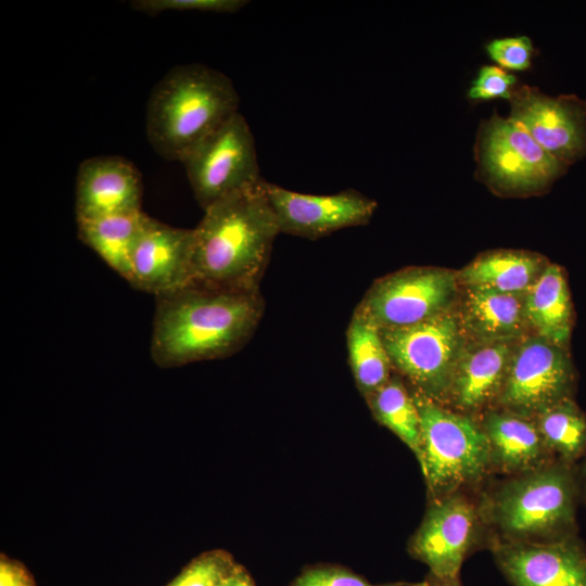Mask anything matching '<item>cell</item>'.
I'll return each mask as SVG.
<instances>
[{"label":"cell","mask_w":586,"mask_h":586,"mask_svg":"<svg viewBox=\"0 0 586 586\" xmlns=\"http://www.w3.org/2000/svg\"><path fill=\"white\" fill-rule=\"evenodd\" d=\"M346 344L355 382L367 398L388 381L393 368L381 330L355 309L346 331Z\"/></svg>","instance_id":"cell-23"},{"label":"cell","mask_w":586,"mask_h":586,"mask_svg":"<svg viewBox=\"0 0 586 586\" xmlns=\"http://www.w3.org/2000/svg\"><path fill=\"white\" fill-rule=\"evenodd\" d=\"M143 211L77 220L79 240L127 282L135 247L149 220Z\"/></svg>","instance_id":"cell-21"},{"label":"cell","mask_w":586,"mask_h":586,"mask_svg":"<svg viewBox=\"0 0 586 586\" xmlns=\"http://www.w3.org/2000/svg\"><path fill=\"white\" fill-rule=\"evenodd\" d=\"M481 426L488 443L492 471L514 476L556 459L547 448L534 417L504 408L485 411Z\"/></svg>","instance_id":"cell-18"},{"label":"cell","mask_w":586,"mask_h":586,"mask_svg":"<svg viewBox=\"0 0 586 586\" xmlns=\"http://www.w3.org/2000/svg\"><path fill=\"white\" fill-rule=\"evenodd\" d=\"M474 160L476 179L502 196L544 193L569 168L496 111L480 123Z\"/></svg>","instance_id":"cell-6"},{"label":"cell","mask_w":586,"mask_h":586,"mask_svg":"<svg viewBox=\"0 0 586 586\" xmlns=\"http://www.w3.org/2000/svg\"><path fill=\"white\" fill-rule=\"evenodd\" d=\"M231 79L204 64L171 68L151 91L145 130L154 151L170 162L186 157L239 112Z\"/></svg>","instance_id":"cell-3"},{"label":"cell","mask_w":586,"mask_h":586,"mask_svg":"<svg viewBox=\"0 0 586 586\" xmlns=\"http://www.w3.org/2000/svg\"><path fill=\"white\" fill-rule=\"evenodd\" d=\"M489 547L512 586H586V545L578 535L547 542L492 539Z\"/></svg>","instance_id":"cell-14"},{"label":"cell","mask_w":586,"mask_h":586,"mask_svg":"<svg viewBox=\"0 0 586 586\" xmlns=\"http://www.w3.org/2000/svg\"><path fill=\"white\" fill-rule=\"evenodd\" d=\"M508 101V117L555 158L570 167L586 157V100L523 85Z\"/></svg>","instance_id":"cell-12"},{"label":"cell","mask_w":586,"mask_h":586,"mask_svg":"<svg viewBox=\"0 0 586 586\" xmlns=\"http://www.w3.org/2000/svg\"><path fill=\"white\" fill-rule=\"evenodd\" d=\"M576 374L568 348L542 336L515 345L497 407L535 417L555 404L574 398Z\"/></svg>","instance_id":"cell-11"},{"label":"cell","mask_w":586,"mask_h":586,"mask_svg":"<svg viewBox=\"0 0 586 586\" xmlns=\"http://www.w3.org/2000/svg\"><path fill=\"white\" fill-rule=\"evenodd\" d=\"M247 3L246 0H135L130 5L139 12L156 15L165 11L235 13Z\"/></svg>","instance_id":"cell-28"},{"label":"cell","mask_w":586,"mask_h":586,"mask_svg":"<svg viewBox=\"0 0 586 586\" xmlns=\"http://www.w3.org/2000/svg\"><path fill=\"white\" fill-rule=\"evenodd\" d=\"M235 565L224 551L206 552L191 561L166 586H222Z\"/></svg>","instance_id":"cell-26"},{"label":"cell","mask_w":586,"mask_h":586,"mask_svg":"<svg viewBox=\"0 0 586 586\" xmlns=\"http://www.w3.org/2000/svg\"><path fill=\"white\" fill-rule=\"evenodd\" d=\"M292 586H428V582L372 584L344 569L316 568L304 572Z\"/></svg>","instance_id":"cell-30"},{"label":"cell","mask_w":586,"mask_h":586,"mask_svg":"<svg viewBox=\"0 0 586 586\" xmlns=\"http://www.w3.org/2000/svg\"><path fill=\"white\" fill-rule=\"evenodd\" d=\"M485 50L499 67L509 71L528 69L535 53L533 42L526 36L493 39Z\"/></svg>","instance_id":"cell-29"},{"label":"cell","mask_w":586,"mask_h":586,"mask_svg":"<svg viewBox=\"0 0 586 586\" xmlns=\"http://www.w3.org/2000/svg\"><path fill=\"white\" fill-rule=\"evenodd\" d=\"M193 229L171 227L152 217L135 247L128 283L155 296L192 281Z\"/></svg>","instance_id":"cell-15"},{"label":"cell","mask_w":586,"mask_h":586,"mask_svg":"<svg viewBox=\"0 0 586 586\" xmlns=\"http://www.w3.org/2000/svg\"><path fill=\"white\" fill-rule=\"evenodd\" d=\"M579 472L581 498L586 505V458Z\"/></svg>","instance_id":"cell-34"},{"label":"cell","mask_w":586,"mask_h":586,"mask_svg":"<svg viewBox=\"0 0 586 586\" xmlns=\"http://www.w3.org/2000/svg\"><path fill=\"white\" fill-rule=\"evenodd\" d=\"M550 453L568 463L586 455V412L574 398L563 399L534 417Z\"/></svg>","instance_id":"cell-25"},{"label":"cell","mask_w":586,"mask_h":586,"mask_svg":"<svg viewBox=\"0 0 586 586\" xmlns=\"http://www.w3.org/2000/svg\"><path fill=\"white\" fill-rule=\"evenodd\" d=\"M486 528L479 501L467 492L453 493L432 499L408 550L428 565L430 576L459 578L464 560L482 546Z\"/></svg>","instance_id":"cell-10"},{"label":"cell","mask_w":586,"mask_h":586,"mask_svg":"<svg viewBox=\"0 0 586 586\" xmlns=\"http://www.w3.org/2000/svg\"><path fill=\"white\" fill-rule=\"evenodd\" d=\"M515 342H476L464 346L445 406L472 416L496 406L504 390Z\"/></svg>","instance_id":"cell-17"},{"label":"cell","mask_w":586,"mask_h":586,"mask_svg":"<svg viewBox=\"0 0 586 586\" xmlns=\"http://www.w3.org/2000/svg\"><path fill=\"white\" fill-rule=\"evenodd\" d=\"M548 263L540 256L519 251L483 254L464 267L458 282L511 294H525Z\"/></svg>","instance_id":"cell-22"},{"label":"cell","mask_w":586,"mask_h":586,"mask_svg":"<svg viewBox=\"0 0 586 586\" xmlns=\"http://www.w3.org/2000/svg\"><path fill=\"white\" fill-rule=\"evenodd\" d=\"M381 334L392 366L416 391L446 405L466 346L458 315L449 310L416 324L382 329Z\"/></svg>","instance_id":"cell-7"},{"label":"cell","mask_w":586,"mask_h":586,"mask_svg":"<svg viewBox=\"0 0 586 586\" xmlns=\"http://www.w3.org/2000/svg\"><path fill=\"white\" fill-rule=\"evenodd\" d=\"M222 586H254V584L246 571L235 565Z\"/></svg>","instance_id":"cell-32"},{"label":"cell","mask_w":586,"mask_h":586,"mask_svg":"<svg viewBox=\"0 0 586 586\" xmlns=\"http://www.w3.org/2000/svg\"><path fill=\"white\" fill-rule=\"evenodd\" d=\"M579 472L575 463H550L510 476L479 506L487 528L505 542H547L577 535L581 500Z\"/></svg>","instance_id":"cell-4"},{"label":"cell","mask_w":586,"mask_h":586,"mask_svg":"<svg viewBox=\"0 0 586 586\" xmlns=\"http://www.w3.org/2000/svg\"><path fill=\"white\" fill-rule=\"evenodd\" d=\"M263 180L204 211L193 229L191 282L259 290L280 233L277 217L263 190Z\"/></svg>","instance_id":"cell-2"},{"label":"cell","mask_w":586,"mask_h":586,"mask_svg":"<svg viewBox=\"0 0 586 586\" xmlns=\"http://www.w3.org/2000/svg\"><path fill=\"white\" fill-rule=\"evenodd\" d=\"M377 421L392 431L422 461L420 417L412 394L397 375L367 397Z\"/></svg>","instance_id":"cell-24"},{"label":"cell","mask_w":586,"mask_h":586,"mask_svg":"<svg viewBox=\"0 0 586 586\" xmlns=\"http://www.w3.org/2000/svg\"><path fill=\"white\" fill-rule=\"evenodd\" d=\"M425 581L428 586H462L460 578L441 579L428 575Z\"/></svg>","instance_id":"cell-33"},{"label":"cell","mask_w":586,"mask_h":586,"mask_svg":"<svg viewBox=\"0 0 586 586\" xmlns=\"http://www.w3.org/2000/svg\"><path fill=\"white\" fill-rule=\"evenodd\" d=\"M143 184L138 168L116 155L80 163L75 183L76 220L140 212Z\"/></svg>","instance_id":"cell-16"},{"label":"cell","mask_w":586,"mask_h":586,"mask_svg":"<svg viewBox=\"0 0 586 586\" xmlns=\"http://www.w3.org/2000/svg\"><path fill=\"white\" fill-rule=\"evenodd\" d=\"M0 586H36L25 566L4 556L0 561Z\"/></svg>","instance_id":"cell-31"},{"label":"cell","mask_w":586,"mask_h":586,"mask_svg":"<svg viewBox=\"0 0 586 586\" xmlns=\"http://www.w3.org/2000/svg\"><path fill=\"white\" fill-rule=\"evenodd\" d=\"M262 186L280 232L309 240L367 225L378 206L374 200L354 189L319 195L291 191L266 180Z\"/></svg>","instance_id":"cell-13"},{"label":"cell","mask_w":586,"mask_h":586,"mask_svg":"<svg viewBox=\"0 0 586 586\" xmlns=\"http://www.w3.org/2000/svg\"><path fill=\"white\" fill-rule=\"evenodd\" d=\"M517 87L514 75L496 65H483L471 81L467 97L471 102L509 100Z\"/></svg>","instance_id":"cell-27"},{"label":"cell","mask_w":586,"mask_h":586,"mask_svg":"<svg viewBox=\"0 0 586 586\" xmlns=\"http://www.w3.org/2000/svg\"><path fill=\"white\" fill-rule=\"evenodd\" d=\"M526 322L538 336L568 348L573 327V305L566 277L548 264L524 295Z\"/></svg>","instance_id":"cell-20"},{"label":"cell","mask_w":586,"mask_h":586,"mask_svg":"<svg viewBox=\"0 0 586 586\" xmlns=\"http://www.w3.org/2000/svg\"><path fill=\"white\" fill-rule=\"evenodd\" d=\"M411 394L420 417V467L430 497L476 488L492 471L481 423L416 390Z\"/></svg>","instance_id":"cell-5"},{"label":"cell","mask_w":586,"mask_h":586,"mask_svg":"<svg viewBox=\"0 0 586 586\" xmlns=\"http://www.w3.org/2000/svg\"><path fill=\"white\" fill-rule=\"evenodd\" d=\"M182 164L203 211L263 180L255 140L240 112L205 138Z\"/></svg>","instance_id":"cell-8"},{"label":"cell","mask_w":586,"mask_h":586,"mask_svg":"<svg viewBox=\"0 0 586 586\" xmlns=\"http://www.w3.org/2000/svg\"><path fill=\"white\" fill-rule=\"evenodd\" d=\"M265 311L259 290L195 282L155 296L151 357L162 368L228 357L253 336Z\"/></svg>","instance_id":"cell-1"},{"label":"cell","mask_w":586,"mask_h":586,"mask_svg":"<svg viewBox=\"0 0 586 586\" xmlns=\"http://www.w3.org/2000/svg\"><path fill=\"white\" fill-rule=\"evenodd\" d=\"M458 283L446 269L406 268L377 280L356 309L381 330L416 324L451 310Z\"/></svg>","instance_id":"cell-9"},{"label":"cell","mask_w":586,"mask_h":586,"mask_svg":"<svg viewBox=\"0 0 586 586\" xmlns=\"http://www.w3.org/2000/svg\"><path fill=\"white\" fill-rule=\"evenodd\" d=\"M524 295L466 286L458 315L464 335L476 342H514L528 327Z\"/></svg>","instance_id":"cell-19"}]
</instances>
